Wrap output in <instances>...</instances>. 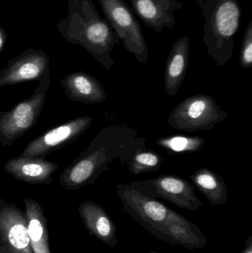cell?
Wrapping results in <instances>:
<instances>
[{"label": "cell", "mask_w": 252, "mask_h": 253, "mask_svg": "<svg viewBox=\"0 0 252 253\" xmlns=\"http://www.w3.org/2000/svg\"><path fill=\"white\" fill-rule=\"evenodd\" d=\"M138 132L130 126H105L88 146L65 168L59 176L63 187L70 190L94 184L99 175L109 171L108 165L120 159L122 165L139 150L146 148V139L137 138Z\"/></svg>", "instance_id": "obj_1"}, {"label": "cell", "mask_w": 252, "mask_h": 253, "mask_svg": "<svg viewBox=\"0 0 252 253\" xmlns=\"http://www.w3.org/2000/svg\"><path fill=\"white\" fill-rule=\"evenodd\" d=\"M68 14L57 24L58 31L68 42L85 49L109 71L115 65L111 56L119 38L106 18L102 17L93 0H66Z\"/></svg>", "instance_id": "obj_2"}, {"label": "cell", "mask_w": 252, "mask_h": 253, "mask_svg": "<svg viewBox=\"0 0 252 253\" xmlns=\"http://www.w3.org/2000/svg\"><path fill=\"white\" fill-rule=\"evenodd\" d=\"M204 19V42L217 66L232 58L242 10L238 0H196Z\"/></svg>", "instance_id": "obj_3"}, {"label": "cell", "mask_w": 252, "mask_h": 253, "mask_svg": "<svg viewBox=\"0 0 252 253\" xmlns=\"http://www.w3.org/2000/svg\"><path fill=\"white\" fill-rule=\"evenodd\" d=\"M51 77L46 72L32 96L7 111H0V144L10 147L38 121L47 99Z\"/></svg>", "instance_id": "obj_4"}, {"label": "cell", "mask_w": 252, "mask_h": 253, "mask_svg": "<svg viewBox=\"0 0 252 253\" xmlns=\"http://www.w3.org/2000/svg\"><path fill=\"white\" fill-rule=\"evenodd\" d=\"M228 117L213 96L198 94L178 104L168 116V124L186 132L210 130Z\"/></svg>", "instance_id": "obj_5"}, {"label": "cell", "mask_w": 252, "mask_h": 253, "mask_svg": "<svg viewBox=\"0 0 252 253\" xmlns=\"http://www.w3.org/2000/svg\"><path fill=\"white\" fill-rule=\"evenodd\" d=\"M116 188L123 211L158 240L164 242V226L173 210L156 199L142 194L130 184H118Z\"/></svg>", "instance_id": "obj_6"}, {"label": "cell", "mask_w": 252, "mask_h": 253, "mask_svg": "<svg viewBox=\"0 0 252 253\" xmlns=\"http://www.w3.org/2000/svg\"><path fill=\"white\" fill-rule=\"evenodd\" d=\"M105 18L128 53L139 63L146 64L149 58L147 44L142 27L133 10L124 0H98Z\"/></svg>", "instance_id": "obj_7"}, {"label": "cell", "mask_w": 252, "mask_h": 253, "mask_svg": "<svg viewBox=\"0 0 252 253\" xmlns=\"http://www.w3.org/2000/svg\"><path fill=\"white\" fill-rule=\"evenodd\" d=\"M130 185L144 196L164 199L183 209L198 211L204 205L193 184L179 175L165 174L152 179L132 181Z\"/></svg>", "instance_id": "obj_8"}, {"label": "cell", "mask_w": 252, "mask_h": 253, "mask_svg": "<svg viewBox=\"0 0 252 253\" xmlns=\"http://www.w3.org/2000/svg\"><path fill=\"white\" fill-rule=\"evenodd\" d=\"M93 118L80 116L43 132L31 141L19 156L45 159L52 152L63 148L78 139L91 125Z\"/></svg>", "instance_id": "obj_9"}, {"label": "cell", "mask_w": 252, "mask_h": 253, "mask_svg": "<svg viewBox=\"0 0 252 253\" xmlns=\"http://www.w3.org/2000/svg\"><path fill=\"white\" fill-rule=\"evenodd\" d=\"M50 70V58L41 50L31 48L10 59L0 71V88L42 80Z\"/></svg>", "instance_id": "obj_10"}, {"label": "cell", "mask_w": 252, "mask_h": 253, "mask_svg": "<svg viewBox=\"0 0 252 253\" xmlns=\"http://www.w3.org/2000/svg\"><path fill=\"white\" fill-rule=\"evenodd\" d=\"M133 11L141 20L157 33L172 29L176 24L175 12L183 4L177 0H130Z\"/></svg>", "instance_id": "obj_11"}, {"label": "cell", "mask_w": 252, "mask_h": 253, "mask_svg": "<svg viewBox=\"0 0 252 253\" xmlns=\"http://www.w3.org/2000/svg\"><path fill=\"white\" fill-rule=\"evenodd\" d=\"M58 169L57 164L45 159L19 156L7 160L4 166V171L13 178L33 184H50Z\"/></svg>", "instance_id": "obj_12"}, {"label": "cell", "mask_w": 252, "mask_h": 253, "mask_svg": "<svg viewBox=\"0 0 252 253\" xmlns=\"http://www.w3.org/2000/svg\"><path fill=\"white\" fill-rule=\"evenodd\" d=\"M59 83L69 100L87 105L100 104L106 100V91L102 83L84 71L71 73L59 80Z\"/></svg>", "instance_id": "obj_13"}, {"label": "cell", "mask_w": 252, "mask_h": 253, "mask_svg": "<svg viewBox=\"0 0 252 253\" xmlns=\"http://www.w3.org/2000/svg\"><path fill=\"white\" fill-rule=\"evenodd\" d=\"M163 235V242L180 245L192 251L201 249L207 243V238L196 224L173 210L164 226Z\"/></svg>", "instance_id": "obj_14"}, {"label": "cell", "mask_w": 252, "mask_h": 253, "mask_svg": "<svg viewBox=\"0 0 252 253\" xmlns=\"http://www.w3.org/2000/svg\"><path fill=\"white\" fill-rule=\"evenodd\" d=\"M190 40L183 36L172 47L164 71V90L170 97L176 96L183 81L189 67Z\"/></svg>", "instance_id": "obj_15"}, {"label": "cell", "mask_w": 252, "mask_h": 253, "mask_svg": "<svg viewBox=\"0 0 252 253\" xmlns=\"http://www.w3.org/2000/svg\"><path fill=\"white\" fill-rule=\"evenodd\" d=\"M193 186L213 205H223L227 201L229 192L222 177L208 168L197 169L190 175Z\"/></svg>", "instance_id": "obj_16"}, {"label": "cell", "mask_w": 252, "mask_h": 253, "mask_svg": "<svg viewBox=\"0 0 252 253\" xmlns=\"http://www.w3.org/2000/svg\"><path fill=\"white\" fill-rule=\"evenodd\" d=\"M82 208L94 234L104 243L115 248L118 245L117 227L106 211L93 202H87L83 205Z\"/></svg>", "instance_id": "obj_17"}, {"label": "cell", "mask_w": 252, "mask_h": 253, "mask_svg": "<svg viewBox=\"0 0 252 253\" xmlns=\"http://www.w3.org/2000/svg\"><path fill=\"white\" fill-rule=\"evenodd\" d=\"M155 143L170 154H179L201 151L207 141L200 136L176 135L161 137Z\"/></svg>", "instance_id": "obj_18"}, {"label": "cell", "mask_w": 252, "mask_h": 253, "mask_svg": "<svg viewBox=\"0 0 252 253\" xmlns=\"http://www.w3.org/2000/svg\"><path fill=\"white\" fill-rule=\"evenodd\" d=\"M164 159L156 152L144 148L136 152L127 162L128 171L133 175L156 172L164 163Z\"/></svg>", "instance_id": "obj_19"}, {"label": "cell", "mask_w": 252, "mask_h": 253, "mask_svg": "<svg viewBox=\"0 0 252 253\" xmlns=\"http://www.w3.org/2000/svg\"><path fill=\"white\" fill-rule=\"evenodd\" d=\"M240 63L244 69H249L252 65V21L247 25L243 37Z\"/></svg>", "instance_id": "obj_20"}, {"label": "cell", "mask_w": 252, "mask_h": 253, "mask_svg": "<svg viewBox=\"0 0 252 253\" xmlns=\"http://www.w3.org/2000/svg\"><path fill=\"white\" fill-rule=\"evenodd\" d=\"M8 237L10 244L16 249H25L29 245L28 230L21 224H16L10 229Z\"/></svg>", "instance_id": "obj_21"}, {"label": "cell", "mask_w": 252, "mask_h": 253, "mask_svg": "<svg viewBox=\"0 0 252 253\" xmlns=\"http://www.w3.org/2000/svg\"><path fill=\"white\" fill-rule=\"evenodd\" d=\"M28 230L31 240L34 242H38L41 239L43 234V228L38 219L31 220Z\"/></svg>", "instance_id": "obj_22"}, {"label": "cell", "mask_w": 252, "mask_h": 253, "mask_svg": "<svg viewBox=\"0 0 252 253\" xmlns=\"http://www.w3.org/2000/svg\"><path fill=\"white\" fill-rule=\"evenodd\" d=\"M7 34L4 28L0 27V53L2 51L4 45H5L6 42H7Z\"/></svg>", "instance_id": "obj_23"}, {"label": "cell", "mask_w": 252, "mask_h": 253, "mask_svg": "<svg viewBox=\"0 0 252 253\" xmlns=\"http://www.w3.org/2000/svg\"><path fill=\"white\" fill-rule=\"evenodd\" d=\"M241 253H252V236L246 240L245 248Z\"/></svg>", "instance_id": "obj_24"}, {"label": "cell", "mask_w": 252, "mask_h": 253, "mask_svg": "<svg viewBox=\"0 0 252 253\" xmlns=\"http://www.w3.org/2000/svg\"><path fill=\"white\" fill-rule=\"evenodd\" d=\"M146 253H161L155 252V251H150V252H148Z\"/></svg>", "instance_id": "obj_25"}]
</instances>
